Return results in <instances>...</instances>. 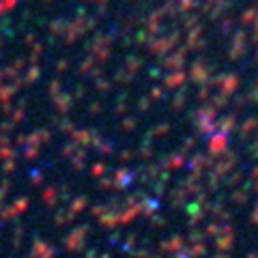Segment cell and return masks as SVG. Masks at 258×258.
I'll return each mask as SVG.
<instances>
[]
</instances>
